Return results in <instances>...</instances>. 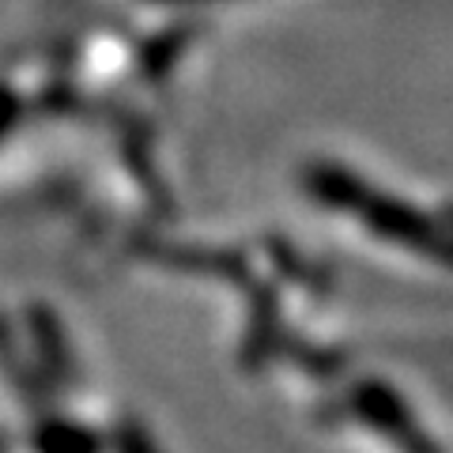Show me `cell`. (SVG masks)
I'll return each mask as SVG.
<instances>
[{
  "label": "cell",
  "instance_id": "cell-2",
  "mask_svg": "<svg viewBox=\"0 0 453 453\" xmlns=\"http://www.w3.org/2000/svg\"><path fill=\"white\" fill-rule=\"evenodd\" d=\"M125 453H155L148 442H144V438H133V442L129 446H125Z\"/></svg>",
  "mask_w": 453,
  "mask_h": 453
},
{
  "label": "cell",
  "instance_id": "cell-1",
  "mask_svg": "<svg viewBox=\"0 0 453 453\" xmlns=\"http://www.w3.org/2000/svg\"><path fill=\"white\" fill-rule=\"evenodd\" d=\"M38 446H42V453H95L91 434L73 427V423H61V427L46 431Z\"/></svg>",
  "mask_w": 453,
  "mask_h": 453
}]
</instances>
